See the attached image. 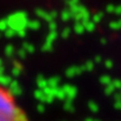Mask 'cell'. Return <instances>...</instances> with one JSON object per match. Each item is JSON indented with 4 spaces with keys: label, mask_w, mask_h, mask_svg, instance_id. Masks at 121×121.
<instances>
[{
    "label": "cell",
    "mask_w": 121,
    "mask_h": 121,
    "mask_svg": "<svg viewBox=\"0 0 121 121\" xmlns=\"http://www.w3.org/2000/svg\"><path fill=\"white\" fill-rule=\"evenodd\" d=\"M0 121H27L25 112L11 91L0 83Z\"/></svg>",
    "instance_id": "obj_1"
}]
</instances>
